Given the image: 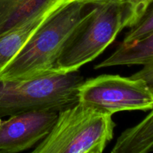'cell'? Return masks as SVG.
Segmentation results:
<instances>
[{"label": "cell", "instance_id": "cell-7", "mask_svg": "<svg viewBox=\"0 0 153 153\" xmlns=\"http://www.w3.org/2000/svg\"><path fill=\"white\" fill-rule=\"evenodd\" d=\"M133 65H142L143 67L130 77L143 81L153 92V32L131 44L120 43L114 52L97 64L94 69Z\"/></svg>", "mask_w": 153, "mask_h": 153}, {"label": "cell", "instance_id": "cell-5", "mask_svg": "<svg viewBox=\"0 0 153 153\" xmlns=\"http://www.w3.org/2000/svg\"><path fill=\"white\" fill-rule=\"evenodd\" d=\"M78 102L103 113L149 111L153 92L143 81L104 74L85 80L78 89Z\"/></svg>", "mask_w": 153, "mask_h": 153}, {"label": "cell", "instance_id": "cell-12", "mask_svg": "<svg viewBox=\"0 0 153 153\" xmlns=\"http://www.w3.org/2000/svg\"><path fill=\"white\" fill-rule=\"evenodd\" d=\"M152 1L153 0H128L130 9L129 28L132 27L139 20Z\"/></svg>", "mask_w": 153, "mask_h": 153}, {"label": "cell", "instance_id": "cell-4", "mask_svg": "<svg viewBox=\"0 0 153 153\" xmlns=\"http://www.w3.org/2000/svg\"><path fill=\"white\" fill-rule=\"evenodd\" d=\"M85 81L77 72L27 79H0V117L37 111L58 112L78 102Z\"/></svg>", "mask_w": 153, "mask_h": 153}, {"label": "cell", "instance_id": "cell-3", "mask_svg": "<svg viewBox=\"0 0 153 153\" xmlns=\"http://www.w3.org/2000/svg\"><path fill=\"white\" fill-rule=\"evenodd\" d=\"M127 2L91 4L88 17L66 46L52 74L77 72L101 55L125 28H129Z\"/></svg>", "mask_w": 153, "mask_h": 153}, {"label": "cell", "instance_id": "cell-9", "mask_svg": "<svg viewBox=\"0 0 153 153\" xmlns=\"http://www.w3.org/2000/svg\"><path fill=\"white\" fill-rule=\"evenodd\" d=\"M59 0H0V36Z\"/></svg>", "mask_w": 153, "mask_h": 153}, {"label": "cell", "instance_id": "cell-6", "mask_svg": "<svg viewBox=\"0 0 153 153\" xmlns=\"http://www.w3.org/2000/svg\"><path fill=\"white\" fill-rule=\"evenodd\" d=\"M58 117L53 111H28L11 115L0 126V153L31 149L52 129Z\"/></svg>", "mask_w": 153, "mask_h": 153}, {"label": "cell", "instance_id": "cell-11", "mask_svg": "<svg viewBox=\"0 0 153 153\" xmlns=\"http://www.w3.org/2000/svg\"><path fill=\"white\" fill-rule=\"evenodd\" d=\"M153 32V1L146 9L139 20L130 28L121 44H131Z\"/></svg>", "mask_w": 153, "mask_h": 153}, {"label": "cell", "instance_id": "cell-1", "mask_svg": "<svg viewBox=\"0 0 153 153\" xmlns=\"http://www.w3.org/2000/svg\"><path fill=\"white\" fill-rule=\"evenodd\" d=\"M92 0H71L60 8L0 72L18 80L52 74L58 58L88 17Z\"/></svg>", "mask_w": 153, "mask_h": 153}, {"label": "cell", "instance_id": "cell-14", "mask_svg": "<svg viewBox=\"0 0 153 153\" xmlns=\"http://www.w3.org/2000/svg\"><path fill=\"white\" fill-rule=\"evenodd\" d=\"M1 118H0V126H1Z\"/></svg>", "mask_w": 153, "mask_h": 153}, {"label": "cell", "instance_id": "cell-2", "mask_svg": "<svg viewBox=\"0 0 153 153\" xmlns=\"http://www.w3.org/2000/svg\"><path fill=\"white\" fill-rule=\"evenodd\" d=\"M113 115L77 102L58 112L49 134L33 153H102L116 127Z\"/></svg>", "mask_w": 153, "mask_h": 153}, {"label": "cell", "instance_id": "cell-13", "mask_svg": "<svg viewBox=\"0 0 153 153\" xmlns=\"http://www.w3.org/2000/svg\"><path fill=\"white\" fill-rule=\"evenodd\" d=\"M94 4H98V3L108 2V1H115V2H127L128 0H92Z\"/></svg>", "mask_w": 153, "mask_h": 153}, {"label": "cell", "instance_id": "cell-10", "mask_svg": "<svg viewBox=\"0 0 153 153\" xmlns=\"http://www.w3.org/2000/svg\"><path fill=\"white\" fill-rule=\"evenodd\" d=\"M143 120L123 131L112 153H147L153 150V108Z\"/></svg>", "mask_w": 153, "mask_h": 153}, {"label": "cell", "instance_id": "cell-8", "mask_svg": "<svg viewBox=\"0 0 153 153\" xmlns=\"http://www.w3.org/2000/svg\"><path fill=\"white\" fill-rule=\"evenodd\" d=\"M71 0H59L43 11L0 36V72L31 40L38 30L64 4Z\"/></svg>", "mask_w": 153, "mask_h": 153}]
</instances>
